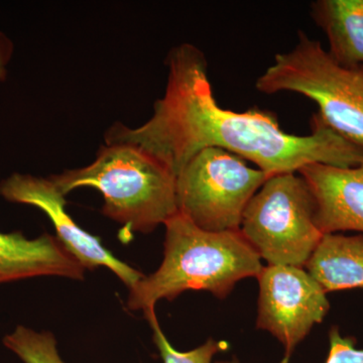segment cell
<instances>
[{"label": "cell", "mask_w": 363, "mask_h": 363, "mask_svg": "<svg viewBox=\"0 0 363 363\" xmlns=\"http://www.w3.org/2000/svg\"><path fill=\"white\" fill-rule=\"evenodd\" d=\"M0 196L9 202L39 208L49 217L57 238L86 269L105 267L116 274L128 289L145 274L116 259L96 236L83 230L66 211L65 195L51 179L14 173L0 182Z\"/></svg>", "instance_id": "obj_8"}, {"label": "cell", "mask_w": 363, "mask_h": 363, "mask_svg": "<svg viewBox=\"0 0 363 363\" xmlns=\"http://www.w3.org/2000/svg\"><path fill=\"white\" fill-rule=\"evenodd\" d=\"M311 16L326 35L334 61L363 66V0H317Z\"/></svg>", "instance_id": "obj_12"}, {"label": "cell", "mask_w": 363, "mask_h": 363, "mask_svg": "<svg viewBox=\"0 0 363 363\" xmlns=\"http://www.w3.org/2000/svg\"><path fill=\"white\" fill-rule=\"evenodd\" d=\"M60 192L96 188L104 198L102 213L128 233H150L178 213L176 176L138 145L106 143L84 168L52 175Z\"/></svg>", "instance_id": "obj_3"}, {"label": "cell", "mask_w": 363, "mask_h": 363, "mask_svg": "<svg viewBox=\"0 0 363 363\" xmlns=\"http://www.w3.org/2000/svg\"><path fill=\"white\" fill-rule=\"evenodd\" d=\"M164 259L154 274L130 289L128 308L156 315L157 301H172L186 291L227 297L241 279L257 278L262 259L240 230L212 233L177 213L164 223Z\"/></svg>", "instance_id": "obj_2"}, {"label": "cell", "mask_w": 363, "mask_h": 363, "mask_svg": "<svg viewBox=\"0 0 363 363\" xmlns=\"http://www.w3.org/2000/svg\"><path fill=\"white\" fill-rule=\"evenodd\" d=\"M85 271L57 236L30 240L21 231L0 233V284L44 276L81 281Z\"/></svg>", "instance_id": "obj_10"}, {"label": "cell", "mask_w": 363, "mask_h": 363, "mask_svg": "<svg viewBox=\"0 0 363 363\" xmlns=\"http://www.w3.org/2000/svg\"><path fill=\"white\" fill-rule=\"evenodd\" d=\"M298 173L311 189L316 203L315 222L322 233H363V159L350 168L306 164Z\"/></svg>", "instance_id": "obj_9"}, {"label": "cell", "mask_w": 363, "mask_h": 363, "mask_svg": "<svg viewBox=\"0 0 363 363\" xmlns=\"http://www.w3.org/2000/svg\"><path fill=\"white\" fill-rule=\"evenodd\" d=\"M13 51V43L6 35L0 33V81H4L7 77L6 66L11 61Z\"/></svg>", "instance_id": "obj_16"}, {"label": "cell", "mask_w": 363, "mask_h": 363, "mask_svg": "<svg viewBox=\"0 0 363 363\" xmlns=\"http://www.w3.org/2000/svg\"><path fill=\"white\" fill-rule=\"evenodd\" d=\"M316 203L298 173L269 177L248 203L240 233L269 266L304 267L323 233L315 222Z\"/></svg>", "instance_id": "obj_5"}, {"label": "cell", "mask_w": 363, "mask_h": 363, "mask_svg": "<svg viewBox=\"0 0 363 363\" xmlns=\"http://www.w3.org/2000/svg\"><path fill=\"white\" fill-rule=\"evenodd\" d=\"M4 344L25 363H64L57 342L50 332H35L18 326L4 339Z\"/></svg>", "instance_id": "obj_13"}, {"label": "cell", "mask_w": 363, "mask_h": 363, "mask_svg": "<svg viewBox=\"0 0 363 363\" xmlns=\"http://www.w3.org/2000/svg\"><path fill=\"white\" fill-rule=\"evenodd\" d=\"M168 81L154 113L140 128L114 124L106 143H128L157 157L177 176L195 155L209 147L252 162L267 177L297 173L306 164L355 167L363 149L325 125L316 114L312 133L296 135L281 130L272 112L222 108L208 78L207 62L195 45L182 44L169 52Z\"/></svg>", "instance_id": "obj_1"}, {"label": "cell", "mask_w": 363, "mask_h": 363, "mask_svg": "<svg viewBox=\"0 0 363 363\" xmlns=\"http://www.w3.org/2000/svg\"><path fill=\"white\" fill-rule=\"evenodd\" d=\"M257 279V328L269 332L283 344L281 363H288L296 346L326 317L330 309L327 293L303 267L267 264Z\"/></svg>", "instance_id": "obj_7"}, {"label": "cell", "mask_w": 363, "mask_h": 363, "mask_svg": "<svg viewBox=\"0 0 363 363\" xmlns=\"http://www.w3.org/2000/svg\"><path fill=\"white\" fill-rule=\"evenodd\" d=\"M267 178L227 150H203L176 176L178 213L204 230H240L248 203Z\"/></svg>", "instance_id": "obj_6"}, {"label": "cell", "mask_w": 363, "mask_h": 363, "mask_svg": "<svg viewBox=\"0 0 363 363\" xmlns=\"http://www.w3.org/2000/svg\"><path fill=\"white\" fill-rule=\"evenodd\" d=\"M255 87L264 94L294 92L309 98L325 125L363 149V66L340 65L320 42L298 32L295 48L276 55Z\"/></svg>", "instance_id": "obj_4"}, {"label": "cell", "mask_w": 363, "mask_h": 363, "mask_svg": "<svg viewBox=\"0 0 363 363\" xmlns=\"http://www.w3.org/2000/svg\"><path fill=\"white\" fill-rule=\"evenodd\" d=\"M152 332H154V342L156 343L157 350L161 353L164 363H211L212 358L216 353L220 352L228 348V344L223 341L209 339L207 342L188 352H181L176 350L169 342L166 335L160 326L157 315L147 319Z\"/></svg>", "instance_id": "obj_14"}, {"label": "cell", "mask_w": 363, "mask_h": 363, "mask_svg": "<svg viewBox=\"0 0 363 363\" xmlns=\"http://www.w3.org/2000/svg\"><path fill=\"white\" fill-rule=\"evenodd\" d=\"M330 350L325 363H363V350L355 347V338L343 337L337 327H333L329 332ZM216 363H240L233 358L231 362H219Z\"/></svg>", "instance_id": "obj_15"}, {"label": "cell", "mask_w": 363, "mask_h": 363, "mask_svg": "<svg viewBox=\"0 0 363 363\" xmlns=\"http://www.w3.org/2000/svg\"><path fill=\"white\" fill-rule=\"evenodd\" d=\"M305 267L326 293L363 289V234H323Z\"/></svg>", "instance_id": "obj_11"}]
</instances>
